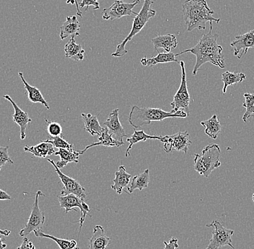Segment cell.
Instances as JSON below:
<instances>
[{
	"instance_id": "6da1fadb",
	"label": "cell",
	"mask_w": 254,
	"mask_h": 249,
	"mask_svg": "<svg viewBox=\"0 0 254 249\" xmlns=\"http://www.w3.org/2000/svg\"><path fill=\"white\" fill-rule=\"evenodd\" d=\"M209 24L210 30L209 33L204 34L194 47L176 54V56H179L186 53H190L196 55V64L192 72L193 76L196 75L201 66L206 63H211L220 69L225 67V59L222 55L223 49L221 46L217 44L218 34L213 33L212 31V22Z\"/></svg>"
},
{
	"instance_id": "7a4b0ae2",
	"label": "cell",
	"mask_w": 254,
	"mask_h": 249,
	"mask_svg": "<svg viewBox=\"0 0 254 249\" xmlns=\"http://www.w3.org/2000/svg\"><path fill=\"white\" fill-rule=\"evenodd\" d=\"M184 22L187 31L206 29V23H219L220 19L214 18V12L208 6L206 0H186L182 4Z\"/></svg>"
},
{
	"instance_id": "3957f363",
	"label": "cell",
	"mask_w": 254,
	"mask_h": 249,
	"mask_svg": "<svg viewBox=\"0 0 254 249\" xmlns=\"http://www.w3.org/2000/svg\"><path fill=\"white\" fill-rule=\"evenodd\" d=\"M187 117H189L188 114L184 110L166 112L160 108L133 106L130 111L128 122L134 129H136L141 128L143 125H150L153 121H162L165 119L171 117L187 118Z\"/></svg>"
},
{
	"instance_id": "277c9868",
	"label": "cell",
	"mask_w": 254,
	"mask_h": 249,
	"mask_svg": "<svg viewBox=\"0 0 254 249\" xmlns=\"http://www.w3.org/2000/svg\"><path fill=\"white\" fill-rule=\"evenodd\" d=\"M153 4L154 1L152 0H144V4H143L142 9H140V12L136 14L133 20L132 28H131L129 34L117 46V50L114 53H112V56L122 57L127 54L128 52L126 50L127 43L131 41L136 35L142 31L149 20L156 15L155 9H152Z\"/></svg>"
},
{
	"instance_id": "5b68a950",
	"label": "cell",
	"mask_w": 254,
	"mask_h": 249,
	"mask_svg": "<svg viewBox=\"0 0 254 249\" xmlns=\"http://www.w3.org/2000/svg\"><path fill=\"white\" fill-rule=\"evenodd\" d=\"M221 149L217 144L206 146L201 154H194V170L201 176L208 177L212 171L221 166L220 161Z\"/></svg>"
},
{
	"instance_id": "8992f818",
	"label": "cell",
	"mask_w": 254,
	"mask_h": 249,
	"mask_svg": "<svg viewBox=\"0 0 254 249\" xmlns=\"http://www.w3.org/2000/svg\"><path fill=\"white\" fill-rule=\"evenodd\" d=\"M208 228H212V236L209 241V245L205 249H219L225 246H229L233 249H235L232 244V236L234 231L225 228L221 222L218 220H214L210 224H206Z\"/></svg>"
},
{
	"instance_id": "52a82bcc",
	"label": "cell",
	"mask_w": 254,
	"mask_h": 249,
	"mask_svg": "<svg viewBox=\"0 0 254 249\" xmlns=\"http://www.w3.org/2000/svg\"><path fill=\"white\" fill-rule=\"evenodd\" d=\"M40 196H44L42 192L38 191L36 194L34 203L32 207L31 215L28 218L26 225L20 231L19 234L21 237H26L31 233L36 231H42L43 226L45 223V212L39 208V199Z\"/></svg>"
},
{
	"instance_id": "ba28073f",
	"label": "cell",
	"mask_w": 254,
	"mask_h": 249,
	"mask_svg": "<svg viewBox=\"0 0 254 249\" xmlns=\"http://www.w3.org/2000/svg\"><path fill=\"white\" fill-rule=\"evenodd\" d=\"M59 202H60V207L61 208L65 209V213H67L68 212L73 210L77 212L75 210V207H79V210L81 212L80 219L79 220V234H80L81 230L83 227L84 223H85V218L87 215L91 217V215L89 214L90 209L89 207L88 204L85 202V199H82L79 198L77 195L70 194L65 195V196L58 197Z\"/></svg>"
},
{
	"instance_id": "9c48e42d",
	"label": "cell",
	"mask_w": 254,
	"mask_h": 249,
	"mask_svg": "<svg viewBox=\"0 0 254 249\" xmlns=\"http://www.w3.org/2000/svg\"><path fill=\"white\" fill-rule=\"evenodd\" d=\"M182 67V82L177 93L174 95V100L171 103L173 111L177 112L179 110H184L190 116V97L189 93L188 87H187V73H186L185 63L180 61Z\"/></svg>"
},
{
	"instance_id": "30bf717a",
	"label": "cell",
	"mask_w": 254,
	"mask_h": 249,
	"mask_svg": "<svg viewBox=\"0 0 254 249\" xmlns=\"http://www.w3.org/2000/svg\"><path fill=\"white\" fill-rule=\"evenodd\" d=\"M140 0H134L133 2L126 3L122 0H116L111 7L103 9L102 17L104 20H115L126 16L136 15L133 11L135 6L139 4Z\"/></svg>"
},
{
	"instance_id": "8fae6325",
	"label": "cell",
	"mask_w": 254,
	"mask_h": 249,
	"mask_svg": "<svg viewBox=\"0 0 254 249\" xmlns=\"http://www.w3.org/2000/svg\"><path fill=\"white\" fill-rule=\"evenodd\" d=\"M160 141L164 144L163 149L168 153L175 150L177 151H183L187 154L188 153L189 147L191 144L190 134L187 131H179L173 136H162Z\"/></svg>"
},
{
	"instance_id": "7c38bea8",
	"label": "cell",
	"mask_w": 254,
	"mask_h": 249,
	"mask_svg": "<svg viewBox=\"0 0 254 249\" xmlns=\"http://www.w3.org/2000/svg\"><path fill=\"white\" fill-rule=\"evenodd\" d=\"M47 161L51 163L52 165H53L56 172L57 173L60 180L63 182L64 187L63 190L61 191V196L73 194L77 195V197L82 198V199H85V198H86L85 189L79 183V182L70 177L65 175L64 173L62 172V171H60V169L57 167L53 160L48 158Z\"/></svg>"
},
{
	"instance_id": "4fadbf2b",
	"label": "cell",
	"mask_w": 254,
	"mask_h": 249,
	"mask_svg": "<svg viewBox=\"0 0 254 249\" xmlns=\"http://www.w3.org/2000/svg\"><path fill=\"white\" fill-rule=\"evenodd\" d=\"M230 47L233 48L235 56L241 59L249 49L254 48V29L245 34L236 36L234 41L230 43Z\"/></svg>"
},
{
	"instance_id": "5bb4252c",
	"label": "cell",
	"mask_w": 254,
	"mask_h": 249,
	"mask_svg": "<svg viewBox=\"0 0 254 249\" xmlns=\"http://www.w3.org/2000/svg\"><path fill=\"white\" fill-rule=\"evenodd\" d=\"M3 98L7 100L12 104L14 108V113L12 115V120L15 122L16 124L18 125L20 128V139L25 140L26 138L25 131H26L27 127L31 123L32 120L29 117L28 114L26 112L20 109L19 106L16 104L15 101L9 96V95H4Z\"/></svg>"
},
{
	"instance_id": "9a60e30c",
	"label": "cell",
	"mask_w": 254,
	"mask_h": 249,
	"mask_svg": "<svg viewBox=\"0 0 254 249\" xmlns=\"http://www.w3.org/2000/svg\"><path fill=\"white\" fill-rule=\"evenodd\" d=\"M119 109L118 108L114 109L109 114L107 120L103 123L105 126L107 127L109 133L113 136H115L116 140L124 141L123 139L127 136L125 128L121 124L119 117Z\"/></svg>"
},
{
	"instance_id": "2e32d148",
	"label": "cell",
	"mask_w": 254,
	"mask_h": 249,
	"mask_svg": "<svg viewBox=\"0 0 254 249\" xmlns=\"http://www.w3.org/2000/svg\"><path fill=\"white\" fill-rule=\"evenodd\" d=\"M110 243V238L106 236L104 228L98 225L95 227L93 236L89 239V249H107Z\"/></svg>"
},
{
	"instance_id": "e0dca14e",
	"label": "cell",
	"mask_w": 254,
	"mask_h": 249,
	"mask_svg": "<svg viewBox=\"0 0 254 249\" xmlns=\"http://www.w3.org/2000/svg\"><path fill=\"white\" fill-rule=\"evenodd\" d=\"M80 27L81 24L79 23L76 16H68L66 17V21L60 28V39L64 40L68 37L74 38L75 36H79Z\"/></svg>"
},
{
	"instance_id": "ac0fdd59",
	"label": "cell",
	"mask_w": 254,
	"mask_h": 249,
	"mask_svg": "<svg viewBox=\"0 0 254 249\" xmlns=\"http://www.w3.org/2000/svg\"><path fill=\"white\" fill-rule=\"evenodd\" d=\"M151 41L155 47V51L157 52H159V49H163L166 53H170L172 49H176L178 46L176 36L173 34L158 36L151 40Z\"/></svg>"
},
{
	"instance_id": "d6986e66",
	"label": "cell",
	"mask_w": 254,
	"mask_h": 249,
	"mask_svg": "<svg viewBox=\"0 0 254 249\" xmlns=\"http://www.w3.org/2000/svg\"><path fill=\"white\" fill-rule=\"evenodd\" d=\"M115 178L113 179L111 188L119 195H122L125 188H127L130 183L131 174H128L125 166H119V170L115 173Z\"/></svg>"
},
{
	"instance_id": "ffe728a7",
	"label": "cell",
	"mask_w": 254,
	"mask_h": 249,
	"mask_svg": "<svg viewBox=\"0 0 254 249\" xmlns=\"http://www.w3.org/2000/svg\"><path fill=\"white\" fill-rule=\"evenodd\" d=\"M55 156H60V161H57V167L59 169H63L69 163H77L79 162V155H81L80 151L73 150V149H60L58 151H56Z\"/></svg>"
},
{
	"instance_id": "44dd1931",
	"label": "cell",
	"mask_w": 254,
	"mask_h": 249,
	"mask_svg": "<svg viewBox=\"0 0 254 249\" xmlns=\"http://www.w3.org/2000/svg\"><path fill=\"white\" fill-rule=\"evenodd\" d=\"M19 77L21 79L23 82L24 87L26 90L27 94H28V98L29 101L32 103H41L47 109H50L47 101L44 99V96L41 94V91L37 87H33L28 83L24 78L23 74L22 72H19Z\"/></svg>"
},
{
	"instance_id": "7402d4cb",
	"label": "cell",
	"mask_w": 254,
	"mask_h": 249,
	"mask_svg": "<svg viewBox=\"0 0 254 249\" xmlns=\"http://www.w3.org/2000/svg\"><path fill=\"white\" fill-rule=\"evenodd\" d=\"M24 150L29 152L34 156L39 158H46L47 156H52L55 154V147L50 143L46 142L45 141H41L40 144L33 147H24Z\"/></svg>"
},
{
	"instance_id": "603a6c76",
	"label": "cell",
	"mask_w": 254,
	"mask_h": 249,
	"mask_svg": "<svg viewBox=\"0 0 254 249\" xmlns=\"http://www.w3.org/2000/svg\"><path fill=\"white\" fill-rule=\"evenodd\" d=\"M99 142L94 143L92 144L91 145L87 146L86 148L84 150H81V155L84 154L87 150L92 147H98V146H103L106 147H120L125 144L124 141H119L116 140L114 138H113V135L109 133V129L107 128H104V131L102 134L98 138Z\"/></svg>"
},
{
	"instance_id": "cb8c5ba5",
	"label": "cell",
	"mask_w": 254,
	"mask_h": 249,
	"mask_svg": "<svg viewBox=\"0 0 254 249\" xmlns=\"http://www.w3.org/2000/svg\"><path fill=\"white\" fill-rule=\"evenodd\" d=\"M65 57L75 61H82L85 57V50L82 46L76 44L74 38H71L64 47Z\"/></svg>"
},
{
	"instance_id": "d4e9b609",
	"label": "cell",
	"mask_w": 254,
	"mask_h": 249,
	"mask_svg": "<svg viewBox=\"0 0 254 249\" xmlns=\"http://www.w3.org/2000/svg\"><path fill=\"white\" fill-rule=\"evenodd\" d=\"M82 117L85 124V130L87 132L90 133L92 136L95 135L100 136L102 134L104 128L100 125L97 115H93L90 113H82Z\"/></svg>"
},
{
	"instance_id": "484cf974",
	"label": "cell",
	"mask_w": 254,
	"mask_h": 249,
	"mask_svg": "<svg viewBox=\"0 0 254 249\" xmlns=\"http://www.w3.org/2000/svg\"><path fill=\"white\" fill-rule=\"evenodd\" d=\"M149 182H150V172H149V169H145L141 174H137L133 177L132 181L130 182L127 187L128 194H132L135 190L142 191V190L148 187Z\"/></svg>"
},
{
	"instance_id": "4316f807",
	"label": "cell",
	"mask_w": 254,
	"mask_h": 249,
	"mask_svg": "<svg viewBox=\"0 0 254 249\" xmlns=\"http://www.w3.org/2000/svg\"><path fill=\"white\" fill-rule=\"evenodd\" d=\"M176 54L174 53H159L158 55L152 57L150 58H143L141 59L140 62L143 66H152L158 63H166L171 62H176L180 63L176 58Z\"/></svg>"
},
{
	"instance_id": "83f0119b",
	"label": "cell",
	"mask_w": 254,
	"mask_h": 249,
	"mask_svg": "<svg viewBox=\"0 0 254 249\" xmlns=\"http://www.w3.org/2000/svg\"><path fill=\"white\" fill-rule=\"evenodd\" d=\"M201 125L205 128L206 134L214 140L217 139V136L221 132V125L216 115H214L208 120L201 122Z\"/></svg>"
},
{
	"instance_id": "f1b7e54d",
	"label": "cell",
	"mask_w": 254,
	"mask_h": 249,
	"mask_svg": "<svg viewBox=\"0 0 254 249\" xmlns=\"http://www.w3.org/2000/svg\"><path fill=\"white\" fill-rule=\"evenodd\" d=\"M35 236L39 238H47L53 240L57 243L60 249H79L77 247V242L75 240H67V239H60V238L55 237L52 235L46 234L43 232V231H34Z\"/></svg>"
},
{
	"instance_id": "f546056e",
	"label": "cell",
	"mask_w": 254,
	"mask_h": 249,
	"mask_svg": "<svg viewBox=\"0 0 254 249\" xmlns=\"http://www.w3.org/2000/svg\"><path fill=\"white\" fill-rule=\"evenodd\" d=\"M246 77V74L242 72H230L228 71L224 72L222 74V81L224 83L223 88H222L223 95H225L227 89L229 86L241 83Z\"/></svg>"
},
{
	"instance_id": "4dcf8cb0",
	"label": "cell",
	"mask_w": 254,
	"mask_h": 249,
	"mask_svg": "<svg viewBox=\"0 0 254 249\" xmlns=\"http://www.w3.org/2000/svg\"><path fill=\"white\" fill-rule=\"evenodd\" d=\"M161 138L162 136H150V135L146 134L144 131H136V129H134V134L131 137L127 139V142H128L129 145L127 149L125 156L126 157L129 156V150H131L134 144L141 142V141L150 140V139H157V140L160 141Z\"/></svg>"
},
{
	"instance_id": "1f68e13d",
	"label": "cell",
	"mask_w": 254,
	"mask_h": 249,
	"mask_svg": "<svg viewBox=\"0 0 254 249\" xmlns=\"http://www.w3.org/2000/svg\"><path fill=\"white\" fill-rule=\"evenodd\" d=\"M245 101L242 105L246 108V112L243 115L242 120L245 123H249V119L254 116V94L245 93L244 95Z\"/></svg>"
},
{
	"instance_id": "d6a6232c",
	"label": "cell",
	"mask_w": 254,
	"mask_h": 249,
	"mask_svg": "<svg viewBox=\"0 0 254 249\" xmlns=\"http://www.w3.org/2000/svg\"><path fill=\"white\" fill-rule=\"evenodd\" d=\"M45 141L52 144L55 148L67 149H73L74 148V146L72 144H69L68 141L65 140L61 136H55V137L49 136V139Z\"/></svg>"
},
{
	"instance_id": "836d02e7",
	"label": "cell",
	"mask_w": 254,
	"mask_h": 249,
	"mask_svg": "<svg viewBox=\"0 0 254 249\" xmlns=\"http://www.w3.org/2000/svg\"><path fill=\"white\" fill-rule=\"evenodd\" d=\"M45 121L47 123V131L49 136L55 137V136H60L63 135V128L60 123L57 122L48 121L47 119Z\"/></svg>"
},
{
	"instance_id": "e575fe53",
	"label": "cell",
	"mask_w": 254,
	"mask_h": 249,
	"mask_svg": "<svg viewBox=\"0 0 254 249\" xmlns=\"http://www.w3.org/2000/svg\"><path fill=\"white\" fill-rule=\"evenodd\" d=\"M8 150H9V147H0V171L1 167L6 164H13V161L9 157Z\"/></svg>"
},
{
	"instance_id": "d590c367",
	"label": "cell",
	"mask_w": 254,
	"mask_h": 249,
	"mask_svg": "<svg viewBox=\"0 0 254 249\" xmlns=\"http://www.w3.org/2000/svg\"><path fill=\"white\" fill-rule=\"evenodd\" d=\"M90 6H93V9H98L100 8L98 0H82L79 3V8L85 7V11L87 12Z\"/></svg>"
},
{
	"instance_id": "8d00e7d4",
	"label": "cell",
	"mask_w": 254,
	"mask_h": 249,
	"mask_svg": "<svg viewBox=\"0 0 254 249\" xmlns=\"http://www.w3.org/2000/svg\"><path fill=\"white\" fill-rule=\"evenodd\" d=\"M179 240L176 238L172 237L170 239L169 242H163L165 247L164 249H176L179 248Z\"/></svg>"
},
{
	"instance_id": "74e56055",
	"label": "cell",
	"mask_w": 254,
	"mask_h": 249,
	"mask_svg": "<svg viewBox=\"0 0 254 249\" xmlns=\"http://www.w3.org/2000/svg\"><path fill=\"white\" fill-rule=\"evenodd\" d=\"M17 249H36V247L29 239L24 237L23 243L17 247Z\"/></svg>"
},
{
	"instance_id": "f35d334b",
	"label": "cell",
	"mask_w": 254,
	"mask_h": 249,
	"mask_svg": "<svg viewBox=\"0 0 254 249\" xmlns=\"http://www.w3.org/2000/svg\"><path fill=\"white\" fill-rule=\"evenodd\" d=\"M66 4H75L76 8H77V15L79 17H82V13L81 12L80 8L79 7V3L77 0H66Z\"/></svg>"
},
{
	"instance_id": "ab89813d",
	"label": "cell",
	"mask_w": 254,
	"mask_h": 249,
	"mask_svg": "<svg viewBox=\"0 0 254 249\" xmlns=\"http://www.w3.org/2000/svg\"><path fill=\"white\" fill-rule=\"evenodd\" d=\"M7 199H12V198L6 192L0 189V200H7Z\"/></svg>"
},
{
	"instance_id": "60d3db41",
	"label": "cell",
	"mask_w": 254,
	"mask_h": 249,
	"mask_svg": "<svg viewBox=\"0 0 254 249\" xmlns=\"http://www.w3.org/2000/svg\"><path fill=\"white\" fill-rule=\"evenodd\" d=\"M5 241V239H1V236H0V249H4L7 247V245L4 243Z\"/></svg>"
},
{
	"instance_id": "b9f144b4",
	"label": "cell",
	"mask_w": 254,
	"mask_h": 249,
	"mask_svg": "<svg viewBox=\"0 0 254 249\" xmlns=\"http://www.w3.org/2000/svg\"><path fill=\"white\" fill-rule=\"evenodd\" d=\"M11 234L10 231H7V230H4V231H1L0 230V234L3 235V236H8Z\"/></svg>"
},
{
	"instance_id": "7bdbcfd3",
	"label": "cell",
	"mask_w": 254,
	"mask_h": 249,
	"mask_svg": "<svg viewBox=\"0 0 254 249\" xmlns=\"http://www.w3.org/2000/svg\"><path fill=\"white\" fill-rule=\"evenodd\" d=\"M252 198H253V201L254 202V195H253V197H252Z\"/></svg>"
}]
</instances>
